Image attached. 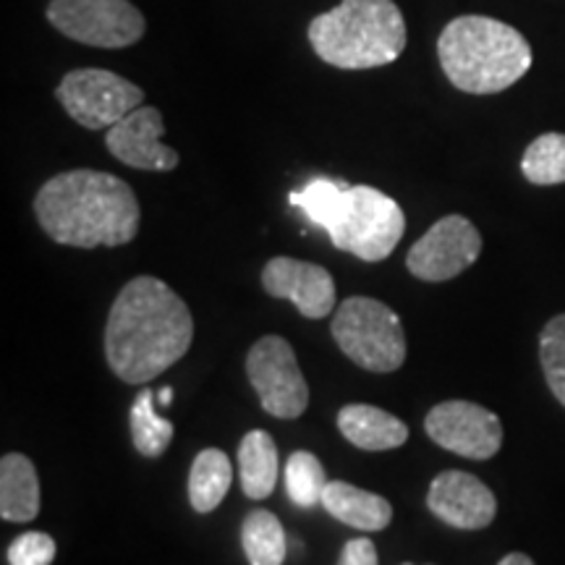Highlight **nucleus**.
<instances>
[{
    "instance_id": "f8f14e48",
    "label": "nucleus",
    "mask_w": 565,
    "mask_h": 565,
    "mask_svg": "<svg viewBox=\"0 0 565 565\" xmlns=\"http://www.w3.org/2000/svg\"><path fill=\"white\" fill-rule=\"evenodd\" d=\"M162 134H166L162 113L152 105H141L116 126H110L105 134V145L113 158L121 160L124 166L137 168V171L168 173L179 168L181 158L173 147L162 145Z\"/></svg>"
},
{
    "instance_id": "9b49d317",
    "label": "nucleus",
    "mask_w": 565,
    "mask_h": 565,
    "mask_svg": "<svg viewBox=\"0 0 565 565\" xmlns=\"http://www.w3.org/2000/svg\"><path fill=\"white\" fill-rule=\"evenodd\" d=\"M424 429L435 445L471 461H487L498 456L503 445L500 416L471 401H443L429 408Z\"/></svg>"
},
{
    "instance_id": "20e7f679",
    "label": "nucleus",
    "mask_w": 565,
    "mask_h": 565,
    "mask_svg": "<svg viewBox=\"0 0 565 565\" xmlns=\"http://www.w3.org/2000/svg\"><path fill=\"white\" fill-rule=\"evenodd\" d=\"M437 58L456 89L498 95L532 68V45L505 21L458 17L445 24L437 40Z\"/></svg>"
},
{
    "instance_id": "4468645a",
    "label": "nucleus",
    "mask_w": 565,
    "mask_h": 565,
    "mask_svg": "<svg viewBox=\"0 0 565 565\" xmlns=\"http://www.w3.org/2000/svg\"><path fill=\"white\" fill-rule=\"evenodd\" d=\"M263 288L273 299L291 301L307 320H324L338 299L333 275L294 257H273L263 270Z\"/></svg>"
},
{
    "instance_id": "1a4fd4ad",
    "label": "nucleus",
    "mask_w": 565,
    "mask_h": 565,
    "mask_svg": "<svg viewBox=\"0 0 565 565\" xmlns=\"http://www.w3.org/2000/svg\"><path fill=\"white\" fill-rule=\"evenodd\" d=\"M246 374L259 404L275 419H299L307 412L309 387L286 338H259L246 353Z\"/></svg>"
},
{
    "instance_id": "0eeeda50",
    "label": "nucleus",
    "mask_w": 565,
    "mask_h": 565,
    "mask_svg": "<svg viewBox=\"0 0 565 565\" xmlns=\"http://www.w3.org/2000/svg\"><path fill=\"white\" fill-rule=\"evenodd\" d=\"M45 17L63 38L121 51L145 38L147 21L131 0H51Z\"/></svg>"
},
{
    "instance_id": "cd10ccee",
    "label": "nucleus",
    "mask_w": 565,
    "mask_h": 565,
    "mask_svg": "<svg viewBox=\"0 0 565 565\" xmlns=\"http://www.w3.org/2000/svg\"><path fill=\"white\" fill-rule=\"evenodd\" d=\"M171 401H173V391H171V387H162V391L158 393V404L160 406H171Z\"/></svg>"
},
{
    "instance_id": "f03ea898",
    "label": "nucleus",
    "mask_w": 565,
    "mask_h": 565,
    "mask_svg": "<svg viewBox=\"0 0 565 565\" xmlns=\"http://www.w3.org/2000/svg\"><path fill=\"white\" fill-rule=\"evenodd\" d=\"M34 215L55 244L76 249L129 244L141 221L129 183L89 168L53 175L34 196Z\"/></svg>"
},
{
    "instance_id": "39448f33",
    "label": "nucleus",
    "mask_w": 565,
    "mask_h": 565,
    "mask_svg": "<svg viewBox=\"0 0 565 565\" xmlns=\"http://www.w3.org/2000/svg\"><path fill=\"white\" fill-rule=\"evenodd\" d=\"M309 42L328 66L364 71L398 61L406 21L393 0H341L309 24Z\"/></svg>"
},
{
    "instance_id": "423d86ee",
    "label": "nucleus",
    "mask_w": 565,
    "mask_h": 565,
    "mask_svg": "<svg viewBox=\"0 0 565 565\" xmlns=\"http://www.w3.org/2000/svg\"><path fill=\"white\" fill-rule=\"evenodd\" d=\"M333 338L353 364L374 374H391L406 362V333L398 315L370 296H351L333 317Z\"/></svg>"
},
{
    "instance_id": "5701e85b",
    "label": "nucleus",
    "mask_w": 565,
    "mask_h": 565,
    "mask_svg": "<svg viewBox=\"0 0 565 565\" xmlns=\"http://www.w3.org/2000/svg\"><path fill=\"white\" fill-rule=\"evenodd\" d=\"M324 487H328V475L320 458L309 450H296L286 461V492L294 505L315 508L322 505Z\"/></svg>"
},
{
    "instance_id": "dca6fc26",
    "label": "nucleus",
    "mask_w": 565,
    "mask_h": 565,
    "mask_svg": "<svg viewBox=\"0 0 565 565\" xmlns=\"http://www.w3.org/2000/svg\"><path fill=\"white\" fill-rule=\"evenodd\" d=\"M322 508L341 524L359 529V532H383L393 521V505L385 498L356 484L341 482V479L324 487Z\"/></svg>"
},
{
    "instance_id": "6e6552de",
    "label": "nucleus",
    "mask_w": 565,
    "mask_h": 565,
    "mask_svg": "<svg viewBox=\"0 0 565 565\" xmlns=\"http://www.w3.org/2000/svg\"><path fill=\"white\" fill-rule=\"evenodd\" d=\"M55 97L63 110L89 131L110 129L145 103V92L137 84L105 68L68 71L55 87Z\"/></svg>"
},
{
    "instance_id": "bb28decb",
    "label": "nucleus",
    "mask_w": 565,
    "mask_h": 565,
    "mask_svg": "<svg viewBox=\"0 0 565 565\" xmlns=\"http://www.w3.org/2000/svg\"><path fill=\"white\" fill-rule=\"evenodd\" d=\"M498 565H534V561L524 553H511V555H505Z\"/></svg>"
},
{
    "instance_id": "aec40b11",
    "label": "nucleus",
    "mask_w": 565,
    "mask_h": 565,
    "mask_svg": "<svg viewBox=\"0 0 565 565\" xmlns=\"http://www.w3.org/2000/svg\"><path fill=\"white\" fill-rule=\"evenodd\" d=\"M242 545L249 565H282L286 561V532L278 515L270 511H252L242 524Z\"/></svg>"
},
{
    "instance_id": "ddd939ff",
    "label": "nucleus",
    "mask_w": 565,
    "mask_h": 565,
    "mask_svg": "<svg viewBox=\"0 0 565 565\" xmlns=\"http://www.w3.org/2000/svg\"><path fill=\"white\" fill-rule=\"evenodd\" d=\"M427 508L443 524L461 529V532H479L490 526L498 515V498L479 477L450 469L433 479Z\"/></svg>"
},
{
    "instance_id": "c85d7f7f",
    "label": "nucleus",
    "mask_w": 565,
    "mask_h": 565,
    "mask_svg": "<svg viewBox=\"0 0 565 565\" xmlns=\"http://www.w3.org/2000/svg\"><path fill=\"white\" fill-rule=\"evenodd\" d=\"M404 565H414V563H404Z\"/></svg>"
},
{
    "instance_id": "f257e3e1",
    "label": "nucleus",
    "mask_w": 565,
    "mask_h": 565,
    "mask_svg": "<svg viewBox=\"0 0 565 565\" xmlns=\"http://www.w3.org/2000/svg\"><path fill=\"white\" fill-rule=\"evenodd\" d=\"M194 317L168 282L139 275L113 301L105 328V356L118 380L147 385L186 356Z\"/></svg>"
},
{
    "instance_id": "9d476101",
    "label": "nucleus",
    "mask_w": 565,
    "mask_h": 565,
    "mask_svg": "<svg viewBox=\"0 0 565 565\" xmlns=\"http://www.w3.org/2000/svg\"><path fill=\"white\" fill-rule=\"evenodd\" d=\"M482 254V233L463 215H445L406 254V267L424 282L454 280Z\"/></svg>"
},
{
    "instance_id": "f3484780",
    "label": "nucleus",
    "mask_w": 565,
    "mask_h": 565,
    "mask_svg": "<svg viewBox=\"0 0 565 565\" xmlns=\"http://www.w3.org/2000/svg\"><path fill=\"white\" fill-rule=\"evenodd\" d=\"M0 515L13 524H30L40 515L38 469L21 454H6L0 461Z\"/></svg>"
},
{
    "instance_id": "7ed1b4c3",
    "label": "nucleus",
    "mask_w": 565,
    "mask_h": 565,
    "mask_svg": "<svg viewBox=\"0 0 565 565\" xmlns=\"http://www.w3.org/2000/svg\"><path fill=\"white\" fill-rule=\"evenodd\" d=\"M294 207L330 233L335 249L364 263H383L406 231L401 204L374 186H349L333 179H312L288 196Z\"/></svg>"
},
{
    "instance_id": "412c9836",
    "label": "nucleus",
    "mask_w": 565,
    "mask_h": 565,
    "mask_svg": "<svg viewBox=\"0 0 565 565\" xmlns=\"http://www.w3.org/2000/svg\"><path fill=\"white\" fill-rule=\"evenodd\" d=\"M131 440L145 458H160L173 440V424L154 412V391L147 385L131 406Z\"/></svg>"
},
{
    "instance_id": "6ab92c4d",
    "label": "nucleus",
    "mask_w": 565,
    "mask_h": 565,
    "mask_svg": "<svg viewBox=\"0 0 565 565\" xmlns=\"http://www.w3.org/2000/svg\"><path fill=\"white\" fill-rule=\"evenodd\" d=\"M233 482L228 456L217 448H204L189 471V503L196 513H212L223 503Z\"/></svg>"
},
{
    "instance_id": "393cba45",
    "label": "nucleus",
    "mask_w": 565,
    "mask_h": 565,
    "mask_svg": "<svg viewBox=\"0 0 565 565\" xmlns=\"http://www.w3.org/2000/svg\"><path fill=\"white\" fill-rule=\"evenodd\" d=\"M55 540L45 532H26L9 547V565H53Z\"/></svg>"
},
{
    "instance_id": "a878e982",
    "label": "nucleus",
    "mask_w": 565,
    "mask_h": 565,
    "mask_svg": "<svg viewBox=\"0 0 565 565\" xmlns=\"http://www.w3.org/2000/svg\"><path fill=\"white\" fill-rule=\"evenodd\" d=\"M338 565H380L377 547H374V542L366 540V536L349 540L341 550Z\"/></svg>"
},
{
    "instance_id": "2eb2a0df",
    "label": "nucleus",
    "mask_w": 565,
    "mask_h": 565,
    "mask_svg": "<svg viewBox=\"0 0 565 565\" xmlns=\"http://www.w3.org/2000/svg\"><path fill=\"white\" fill-rule=\"evenodd\" d=\"M338 429L353 448L370 450H395L408 440V427L398 416L383 412L370 404H349L338 412Z\"/></svg>"
},
{
    "instance_id": "4be33fe9",
    "label": "nucleus",
    "mask_w": 565,
    "mask_h": 565,
    "mask_svg": "<svg viewBox=\"0 0 565 565\" xmlns=\"http://www.w3.org/2000/svg\"><path fill=\"white\" fill-rule=\"evenodd\" d=\"M521 173L534 186L565 183V134L550 131L536 137L521 158Z\"/></svg>"
},
{
    "instance_id": "a211bd4d",
    "label": "nucleus",
    "mask_w": 565,
    "mask_h": 565,
    "mask_svg": "<svg viewBox=\"0 0 565 565\" xmlns=\"http://www.w3.org/2000/svg\"><path fill=\"white\" fill-rule=\"evenodd\" d=\"M278 445L265 429H252L238 445V475L249 500L270 498L278 487Z\"/></svg>"
},
{
    "instance_id": "b1692460",
    "label": "nucleus",
    "mask_w": 565,
    "mask_h": 565,
    "mask_svg": "<svg viewBox=\"0 0 565 565\" xmlns=\"http://www.w3.org/2000/svg\"><path fill=\"white\" fill-rule=\"evenodd\" d=\"M540 362L550 393L565 408V315H557L542 328Z\"/></svg>"
}]
</instances>
